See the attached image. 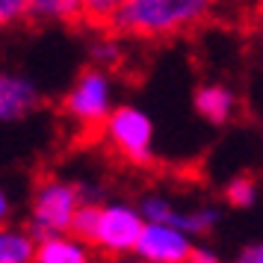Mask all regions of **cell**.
I'll use <instances>...</instances> for the list:
<instances>
[{"label": "cell", "instance_id": "cell-11", "mask_svg": "<svg viewBox=\"0 0 263 263\" xmlns=\"http://www.w3.org/2000/svg\"><path fill=\"white\" fill-rule=\"evenodd\" d=\"M27 18L39 24H71L80 18V0H27Z\"/></svg>", "mask_w": 263, "mask_h": 263}, {"label": "cell", "instance_id": "cell-3", "mask_svg": "<svg viewBox=\"0 0 263 263\" xmlns=\"http://www.w3.org/2000/svg\"><path fill=\"white\" fill-rule=\"evenodd\" d=\"M112 107H116V80L107 68H95V65L77 74L62 98V112L83 130L101 127Z\"/></svg>", "mask_w": 263, "mask_h": 263}, {"label": "cell", "instance_id": "cell-12", "mask_svg": "<svg viewBox=\"0 0 263 263\" xmlns=\"http://www.w3.org/2000/svg\"><path fill=\"white\" fill-rule=\"evenodd\" d=\"M219 222V210L216 207H192V210H178L175 216V228H180L183 234H190L192 239L210 234Z\"/></svg>", "mask_w": 263, "mask_h": 263}, {"label": "cell", "instance_id": "cell-8", "mask_svg": "<svg viewBox=\"0 0 263 263\" xmlns=\"http://www.w3.org/2000/svg\"><path fill=\"white\" fill-rule=\"evenodd\" d=\"M237 92L225 83H204L192 92V109L207 124H228L237 116Z\"/></svg>", "mask_w": 263, "mask_h": 263}, {"label": "cell", "instance_id": "cell-17", "mask_svg": "<svg viewBox=\"0 0 263 263\" xmlns=\"http://www.w3.org/2000/svg\"><path fill=\"white\" fill-rule=\"evenodd\" d=\"M95 219H98V204L95 201H83L71 216V225H68V234H74L83 242H92V234H95Z\"/></svg>", "mask_w": 263, "mask_h": 263}, {"label": "cell", "instance_id": "cell-7", "mask_svg": "<svg viewBox=\"0 0 263 263\" xmlns=\"http://www.w3.org/2000/svg\"><path fill=\"white\" fill-rule=\"evenodd\" d=\"M42 104V89L30 74L18 68H0V124L24 121Z\"/></svg>", "mask_w": 263, "mask_h": 263}, {"label": "cell", "instance_id": "cell-9", "mask_svg": "<svg viewBox=\"0 0 263 263\" xmlns=\"http://www.w3.org/2000/svg\"><path fill=\"white\" fill-rule=\"evenodd\" d=\"M33 263H95V249L74 234H50L36 239Z\"/></svg>", "mask_w": 263, "mask_h": 263}, {"label": "cell", "instance_id": "cell-22", "mask_svg": "<svg viewBox=\"0 0 263 263\" xmlns=\"http://www.w3.org/2000/svg\"><path fill=\"white\" fill-rule=\"evenodd\" d=\"M104 263H142L136 254H112V257H107Z\"/></svg>", "mask_w": 263, "mask_h": 263}, {"label": "cell", "instance_id": "cell-1", "mask_svg": "<svg viewBox=\"0 0 263 263\" xmlns=\"http://www.w3.org/2000/svg\"><path fill=\"white\" fill-rule=\"evenodd\" d=\"M216 15V0H127L109 21V33L133 42H163L195 33Z\"/></svg>", "mask_w": 263, "mask_h": 263}, {"label": "cell", "instance_id": "cell-10", "mask_svg": "<svg viewBox=\"0 0 263 263\" xmlns=\"http://www.w3.org/2000/svg\"><path fill=\"white\" fill-rule=\"evenodd\" d=\"M36 237L24 225H0V263H33Z\"/></svg>", "mask_w": 263, "mask_h": 263}, {"label": "cell", "instance_id": "cell-5", "mask_svg": "<svg viewBox=\"0 0 263 263\" xmlns=\"http://www.w3.org/2000/svg\"><path fill=\"white\" fill-rule=\"evenodd\" d=\"M145 219L136 210V204L112 198V201L98 204V219H95V234H92V249L104 251L107 257L112 254H133L136 239L142 234Z\"/></svg>", "mask_w": 263, "mask_h": 263}, {"label": "cell", "instance_id": "cell-21", "mask_svg": "<svg viewBox=\"0 0 263 263\" xmlns=\"http://www.w3.org/2000/svg\"><path fill=\"white\" fill-rule=\"evenodd\" d=\"M12 210H15L12 195H9V190L0 183V225H6V222L12 219Z\"/></svg>", "mask_w": 263, "mask_h": 263}, {"label": "cell", "instance_id": "cell-19", "mask_svg": "<svg viewBox=\"0 0 263 263\" xmlns=\"http://www.w3.org/2000/svg\"><path fill=\"white\" fill-rule=\"evenodd\" d=\"M186 263H222V257L213 246H192Z\"/></svg>", "mask_w": 263, "mask_h": 263}, {"label": "cell", "instance_id": "cell-4", "mask_svg": "<svg viewBox=\"0 0 263 263\" xmlns=\"http://www.w3.org/2000/svg\"><path fill=\"white\" fill-rule=\"evenodd\" d=\"M101 136L116 154L136 166H145L154 160V121L136 104H116L101 124Z\"/></svg>", "mask_w": 263, "mask_h": 263}, {"label": "cell", "instance_id": "cell-16", "mask_svg": "<svg viewBox=\"0 0 263 263\" xmlns=\"http://www.w3.org/2000/svg\"><path fill=\"white\" fill-rule=\"evenodd\" d=\"M127 0H80V18L86 24L107 27L112 21V15L119 12Z\"/></svg>", "mask_w": 263, "mask_h": 263}, {"label": "cell", "instance_id": "cell-6", "mask_svg": "<svg viewBox=\"0 0 263 263\" xmlns=\"http://www.w3.org/2000/svg\"><path fill=\"white\" fill-rule=\"evenodd\" d=\"M192 246H195V239L183 234L180 228L145 222L133 254L142 263H186Z\"/></svg>", "mask_w": 263, "mask_h": 263}, {"label": "cell", "instance_id": "cell-23", "mask_svg": "<svg viewBox=\"0 0 263 263\" xmlns=\"http://www.w3.org/2000/svg\"><path fill=\"white\" fill-rule=\"evenodd\" d=\"M257 24H260V36H263V9H260V21H257Z\"/></svg>", "mask_w": 263, "mask_h": 263}, {"label": "cell", "instance_id": "cell-18", "mask_svg": "<svg viewBox=\"0 0 263 263\" xmlns=\"http://www.w3.org/2000/svg\"><path fill=\"white\" fill-rule=\"evenodd\" d=\"M27 18V0H0V33Z\"/></svg>", "mask_w": 263, "mask_h": 263}, {"label": "cell", "instance_id": "cell-15", "mask_svg": "<svg viewBox=\"0 0 263 263\" xmlns=\"http://www.w3.org/2000/svg\"><path fill=\"white\" fill-rule=\"evenodd\" d=\"M257 180L249 178V175H237V178L228 180L225 186V201L231 204V207H237V210H249V207H254V201H257Z\"/></svg>", "mask_w": 263, "mask_h": 263}, {"label": "cell", "instance_id": "cell-14", "mask_svg": "<svg viewBox=\"0 0 263 263\" xmlns=\"http://www.w3.org/2000/svg\"><path fill=\"white\" fill-rule=\"evenodd\" d=\"M121 57H124V48H121V39L107 33V36H98L92 45H89V60L95 68H112V65H119Z\"/></svg>", "mask_w": 263, "mask_h": 263}, {"label": "cell", "instance_id": "cell-13", "mask_svg": "<svg viewBox=\"0 0 263 263\" xmlns=\"http://www.w3.org/2000/svg\"><path fill=\"white\" fill-rule=\"evenodd\" d=\"M136 210L142 213L145 222H157V225H175V216H178V204L172 201L163 192H148L142 195V201L136 204Z\"/></svg>", "mask_w": 263, "mask_h": 263}, {"label": "cell", "instance_id": "cell-2", "mask_svg": "<svg viewBox=\"0 0 263 263\" xmlns=\"http://www.w3.org/2000/svg\"><path fill=\"white\" fill-rule=\"evenodd\" d=\"M83 201H95L86 186L74 183V180L50 178L42 180L30 198V231L33 237H50V234H68L74 210Z\"/></svg>", "mask_w": 263, "mask_h": 263}, {"label": "cell", "instance_id": "cell-20", "mask_svg": "<svg viewBox=\"0 0 263 263\" xmlns=\"http://www.w3.org/2000/svg\"><path fill=\"white\" fill-rule=\"evenodd\" d=\"M234 263H263V242H249L246 249H239Z\"/></svg>", "mask_w": 263, "mask_h": 263}]
</instances>
